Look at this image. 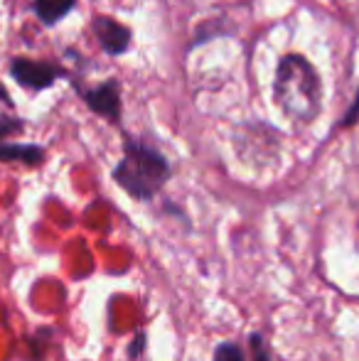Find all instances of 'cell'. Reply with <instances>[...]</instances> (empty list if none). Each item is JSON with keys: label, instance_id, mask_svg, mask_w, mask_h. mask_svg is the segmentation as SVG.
<instances>
[{"label": "cell", "instance_id": "obj_1", "mask_svg": "<svg viewBox=\"0 0 359 361\" xmlns=\"http://www.w3.org/2000/svg\"><path fill=\"white\" fill-rule=\"evenodd\" d=\"M276 99L296 121H312L320 109V81L310 64L298 54H288L278 64Z\"/></svg>", "mask_w": 359, "mask_h": 361}, {"label": "cell", "instance_id": "obj_2", "mask_svg": "<svg viewBox=\"0 0 359 361\" xmlns=\"http://www.w3.org/2000/svg\"><path fill=\"white\" fill-rule=\"evenodd\" d=\"M114 177L130 197L150 200L168 182L170 165L163 155H158L150 147L135 143V140H126V155L116 165Z\"/></svg>", "mask_w": 359, "mask_h": 361}, {"label": "cell", "instance_id": "obj_3", "mask_svg": "<svg viewBox=\"0 0 359 361\" xmlns=\"http://www.w3.org/2000/svg\"><path fill=\"white\" fill-rule=\"evenodd\" d=\"M10 74L15 81H20L28 89H47L59 76V69L47 62H35V59H13L10 62Z\"/></svg>", "mask_w": 359, "mask_h": 361}, {"label": "cell", "instance_id": "obj_4", "mask_svg": "<svg viewBox=\"0 0 359 361\" xmlns=\"http://www.w3.org/2000/svg\"><path fill=\"white\" fill-rule=\"evenodd\" d=\"M94 32H96V37H99L101 47H104L109 54H121L130 42L128 30H126L123 25L116 23V20L104 18V15L94 20Z\"/></svg>", "mask_w": 359, "mask_h": 361}, {"label": "cell", "instance_id": "obj_5", "mask_svg": "<svg viewBox=\"0 0 359 361\" xmlns=\"http://www.w3.org/2000/svg\"><path fill=\"white\" fill-rule=\"evenodd\" d=\"M87 104L96 111V114L109 116V118H116V116H118V109H121L118 91H116L114 84H104V86H99V89L89 91Z\"/></svg>", "mask_w": 359, "mask_h": 361}, {"label": "cell", "instance_id": "obj_6", "mask_svg": "<svg viewBox=\"0 0 359 361\" xmlns=\"http://www.w3.org/2000/svg\"><path fill=\"white\" fill-rule=\"evenodd\" d=\"M74 8V0H35V10H37L39 20L47 25H54Z\"/></svg>", "mask_w": 359, "mask_h": 361}, {"label": "cell", "instance_id": "obj_7", "mask_svg": "<svg viewBox=\"0 0 359 361\" xmlns=\"http://www.w3.org/2000/svg\"><path fill=\"white\" fill-rule=\"evenodd\" d=\"M0 160H20V162H35L42 160V147L37 145H0Z\"/></svg>", "mask_w": 359, "mask_h": 361}, {"label": "cell", "instance_id": "obj_8", "mask_svg": "<svg viewBox=\"0 0 359 361\" xmlns=\"http://www.w3.org/2000/svg\"><path fill=\"white\" fill-rule=\"evenodd\" d=\"M214 361H249L244 354V349L239 344H231V342H224L217 347L214 352Z\"/></svg>", "mask_w": 359, "mask_h": 361}, {"label": "cell", "instance_id": "obj_9", "mask_svg": "<svg viewBox=\"0 0 359 361\" xmlns=\"http://www.w3.org/2000/svg\"><path fill=\"white\" fill-rule=\"evenodd\" d=\"M249 354H251V361H271L269 352H266V342L261 334H251L249 337Z\"/></svg>", "mask_w": 359, "mask_h": 361}, {"label": "cell", "instance_id": "obj_10", "mask_svg": "<svg viewBox=\"0 0 359 361\" xmlns=\"http://www.w3.org/2000/svg\"><path fill=\"white\" fill-rule=\"evenodd\" d=\"M143 347H145V334H138V337L133 339V344L128 347V357L130 359H138L140 352H143Z\"/></svg>", "mask_w": 359, "mask_h": 361}, {"label": "cell", "instance_id": "obj_11", "mask_svg": "<svg viewBox=\"0 0 359 361\" xmlns=\"http://www.w3.org/2000/svg\"><path fill=\"white\" fill-rule=\"evenodd\" d=\"M8 130H20V121H13V118L0 121V135H5Z\"/></svg>", "mask_w": 359, "mask_h": 361}, {"label": "cell", "instance_id": "obj_12", "mask_svg": "<svg viewBox=\"0 0 359 361\" xmlns=\"http://www.w3.org/2000/svg\"><path fill=\"white\" fill-rule=\"evenodd\" d=\"M357 116H359V96H357V104L352 106V111H350V116L345 118V126H352L357 121Z\"/></svg>", "mask_w": 359, "mask_h": 361}]
</instances>
